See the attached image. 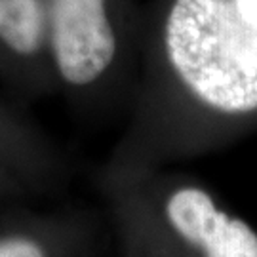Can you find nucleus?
<instances>
[{"label": "nucleus", "instance_id": "nucleus-1", "mask_svg": "<svg viewBox=\"0 0 257 257\" xmlns=\"http://www.w3.org/2000/svg\"><path fill=\"white\" fill-rule=\"evenodd\" d=\"M166 42L174 69L200 101L230 114L257 110V29L234 0H175Z\"/></svg>", "mask_w": 257, "mask_h": 257}, {"label": "nucleus", "instance_id": "nucleus-4", "mask_svg": "<svg viewBox=\"0 0 257 257\" xmlns=\"http://www.w3.org/2000/svg\"><path fill=\"white\" fill-rule=\"evenodd\" d=\"M46 14L42 0H0V40L19 55L42 48Z\"/></svg>", "mask_w": 257, "mask_h": 257}, {"label": "nucleus", "instance_id": "nucleus-6", "mask_svg": "<svg viewBox=\"0 0 257 257\" xmlns=\"http://www.w3.org/2000/svg\"><path fill=\"white\" fill-rule=\"evenodd\" d=\"M240 14L257 29V0H234Z\"/></svg>", "mask_w": 257, "mask_h": 257}, {"label": "nucleus", "instance_id": "nucleus-2", "mask_svg": "<svg viewBox=\"0 0 257 257\" xmlns=\"http://www.w3.org/2000/svg\"><path fill=\"white\" fill-rule=\"evenodd\" d=\"M50 37L59 74L73 86L97 80L116 52L105 0H50Z\"/></svg>", "mask_w": 257, "mask_h": 257}, {"label": "nucleus", "instance_id": "nucleus-5", "mask_svg": "<svg viewBox=\"0 0 257 257\" xmlns=\"http://www.w3.org/2000/svg\"><path fill=\"white\" fill-rule=\"evenodd\" d=\"M0 257H50L48 248L27 232L0 230Z\"/></svg>", "mask_w": 257, "mask_h": 257}, {"label": "nucleus", "instance_id": "nucleus-3", "mask_svg": "<svg viewBox=\"0 0 257 257\" xmlns=\"http://www.w3.org/2000/svg\"><path fill=\"white\" fill-rule=\"evenodd\" d=\"M175 232L200 249L204 257H257V232L244 219L217 208L202 189L185 187L166 202Z\"/></svg>", "mask_w": 257, "mask_h": 257}]
</instances>
